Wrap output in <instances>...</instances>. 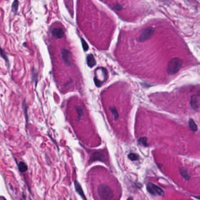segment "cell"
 Segmentation results:
<instances>
[{
	"mask_svg": "<svg viewBox=\"0 0 200 200\" xmlns=\"http://www.w3.org/2000/svg\"><path fill=\"white\" fill-rule=\"evenodd\" d=\"M199 96L194 95L191 98V106L194 109H197L199 107Z\"/></svg>",
	"mask_w": 200,
	"mask_h": 200,
	"instance_id": "ba28073f",
	"label": "cell"
},
{
	"mask_svg": "<svg viewBox=\"0 0 200 200\" xmlns=\"http://www.w3.org/2000/svg\"><path fill=\"white\" fill-rule=\"evenodd\" d=\"M126 200H133V199H132V197H129Z\"/></svg>",
	"mask_w": 200,
	"mask_h": 200,
	"instance_id": "7402d4cb",
	"label": "cell"
},
{
	"mask_svg": "<svg viewBox=\"0 0 200 200\" xmlns=\"http://www.w3.org/2000/svg\"><path fill=\"white\" fill-rule=\"evenodd\" d=\"M188 124H189V126L190 128L191 129V130H192L193 131H197L198 129L197 128V125H196V123H195V122L194 121V120L193 119H190L189 121H188Z\"/></svg>",
	"mask_w": 200,
	"mask_h": 200,
	"instance_id": "7c38bea8",
	"label": "cell"
},
{
	"mask_svg": "<svg viewBox=\"0 0 200 200\" xmlns=\"http://www.w3.org/2000/svg\"><path fill=\"white\" fill-rule=\"evenodd\" d=\"M183 61L179 58H173L169 62L168 66V73L169 75H174L177 73L181 69Z\"/></svg>",
	"mask_w": 200,
	"mask_h": 200,
	"instance_id": "7a4b0ae2",
	"label": "cell"
},
{
	"mask_svg": "<svg viewBox=\"0 0 200 200\" xmlns=\"http://www.w3.org/2000/svg\"><path fill=\"white\" fill-rule=\"evenodd\" d=\"M62 58L64 63L67 66H71L73 64V60L72 52L67 49H63L62 50Z\"/></svg>",
	"mask_w": 200,
	"mask_h": 200,
	"instance_id": "8992f818",
	"label": "cell"
},
{
	"mask_svg": "<svg viewBox=\"0 0 200 200\" xmlns=\"http://www.w3.org/2000/svg\"><path fill=\"white\" fill-rule=\"evenodd\" d=\"M108 160L107 154L104 151H95L92 153L90 157V162L101 161L103 162H106Z\"/></svg>",
	"mask_w": 200,
	"mask_h": 200,
	"instance_id": "277c9868",
	"label": "cell"
},
{
	"mask_svg": "<svg viewBox=\"0 0 200 200\" xmlns=\"http://www.w3.org/2000/svg\"><path fill=\"white\" fill-rule=\"evenodd\" d=\"M52 35L53 36L56 38V39H61L64 36V31H63L62 28H55L52 30Z\"/></svg>",
	"mask_w": 200,
	"mask_h": 200,
	"instance_id": "9c48e42d",
	"label": "cell"
},
{
	"mask_svg": "<svg viewBox=\"0 0 200 200\" xmlns=\"http://www.w3.org/2000/svg\"><path fill=\"white\" fill-rule=\"evenodd\" d=\"M18 4H19V2H18V0H14V1L13 3V5H12V10L15 13H16L18 11V5H19Z\"/></svg>",
	"mask_w": 200,
	"mask_h": 200,
	"instance_id": "2e32d148",
	"label": "cell"
},
{
	"mask_svg": "<svg viewBox=\"0 0 200 200\" xmlns=\"http://www.w3.org/2000/svg\"><path fill=\"white\" fill-rule=\"evenodd\" d=\"M197 199H198L200 200V197H197Z\"/></svg>",
	"mask_w": 200,
	"mask_h": 200,
	"instance_id": "603a6c76",
	"label": "cell"
},
{
	"mask_svg": "<svg viewBox=\"0 0 200 200\" xmlns=\"http://www.w3.org/2000/svg\"><path fill=\"white\" fill-rule=\"evenodd\" d=\"M97 193L102 200H111L114 197V192L111 188L106 184H101L98 187Z\"/></svg>",
	"mask_w": 200,
	"mask_h": 200,
	"instance_id": "6da1fadb",
	"label": "cell"
},
{
	"mask_svg": "<svg viewBox=\"0 0 200 200\" xmlns=\"http://www.w3.org/2000/svg\"><path fill=\"white\" fill-rule=\"evenodd\" d=\"M81 44H82V46H83V48L84 50V51L88 50V49H89V45L87 44V42L83 38L81 39Z\"/></svg>",
	"mask_w": 200,
	"mask_h": 200,
	"instance_id": "d6986e66",
	"label": "cell"
},
{
	"mask_svg": "<svg viewBox=\"0 0 200 200\" xmlns=\"http://www.w3.org/2000/svg\"><path fill=\"white\" fill-rule=\"evenodd\" d=\"M180 172L181 175L183 177V178L186 180H188L190 179V176L187 173V170L185 169H180Z\"/></svg>",
	"mask_w": 200,
	"mask_h": 200,
	"instance_id": "5bb4252c",
	"label": "cell"
},
{
	"mask_svg": "<svg viewBox=\"0 0 200 200\" xmlns=\"http://www.w3.org/2000/svg\"><path fill=\"white\" fill-rule=\"evenodd\" d=\"M147 141H148V139L146 137H143V138H140L138 139V142L139 143L143 146H148V143H147Z\"/></svg>",
	"mask_w": 200,
	"mask_h": 200,
	"instance_id": "9a60e30c",
	"label": "cell"
},
{
	"mask_svg": "<svg viewBox=\"0 0 200 200\" xmlns=\"http://www.w3.org/2000/svg\"><path fill=\"white\" fill-rule=\"evenodd\" d=\"M87 65L90 67H92L95 65L96 61L95 60V58H94V56L92 54H90L87 56Z\"/></svg>",
	"mask_w": 200,
	"mask_h": 200,
	"instance_id": "30bf717a",
	"label": "cell"
},
{
	"mask_svg": "<svg viewBox=\"0 0 200 200\" xmlns=\"http://www.w3.org/2000/svg\"><path fill=\"white\" fill-rule=\"evenodd\" d=\"M110 110L114 117V120H117L118 117H119V114H118V112L117 111V109H116L115 107H110Z\"/></svg>",
	"mask_w": 200,
	"mask_h": 200,
	"instance_id": "4fadbf2b",
	"label": "cell"
},
{
	"mask_svg": "<svg viewBox=\"0 0 200 200\" xmlns=\"http://www.w3.org/2000/svg\"><path fill=\"white\" fill-rule=\"evenodd\" d=\"M146 188H147L148 191L150 194H151L154 196L157 195V196H162L164 195L163 190L160 187H159V186L154 185L152 183H148L147 184Z\"/></svg>",
	"mask_w": 200,
	"mask_h": 200,
	"instance_id": "5b68a950",
	"label": "cell"
},
{
	"mask_svg": "<svg viewBox=\"0 0 200 200\" xmlns=\"http://www.w3.org/2000/svg\"><path fill=\"white\" fill-rule=\"evenodd\" d=\"M18 169L21 172L24 173V172H25L26 171H27L28 166H27V165H26L25 163H24L23 162H21L18 164Z\"/></svg>",
	"mask_w": 200,
	"mask_h": 200,
	"instance_id": "8fae6325",
	"label": "cell"
},
{
	"mask_svg": "<svg viewBox=\"0 0 200 200\" xmlns=\"http://www.w3.org/2000/svg\"><path fill=\"white\" fill-rule=\"evenodd\" d=\"M115 10H117V11H121V10H123V6H122L121 5H120V4H117V5H115Z\"/></svg>",
	"mask_w": 200,
	"mask_h": 200,
	"instance_id": "44dd1931",
	"label": "cell"
},
{
	"mask_svg": "<svg viewBox=\"0 0 200 200\" xmlns=\"http://www.w3.org/2000/svg\"><path fill=\"white\" fill-rule=\"evenodd\" d=\"M76 110H77V113H78V118L80 119L84 114V112H83V109L81 108H78L77 107L76 108Z\"/></svg>",
	"mask_w": 200,
	"mask_h": 200,
	"instance_id": "ffe728a7",
	"label": "cell"
},
{
	"mask_svg": "<svg viewBox=\"0 0 200 200\" xmlns=\"http://www.w3.org/2000/svg\"><path fill=\"white\" fill-rule=\"evenodd\" d=\"M128 157L132 161H136V160H138L139 159L138 155L135 154H134V153L129 154H128Z\"/></svg>",
	"mask_w": 200,
	"mask_h": 200,
	"instance_id": "e0dca14e",
	"label": "cell"
},
{
	"mask_svg": "<svg viewBox=\"0 0 200 200\" xmlns=\"http://www.w3.org/2000/svg\"><path fill=\"white\" fill-rule=\"evenodd\" d=\"M0 55L5 61V62H6L7 63H8V59L6 53H5V52L2 49V48L1 47H0Z\"/></svg>",
	"mask_w": 200,
	"mask_h": 200,
	"instance_id": "ac0fdd59",
	"label": "cell"
},
{
	"mask_svg": "<svg viewBox=\"0 0 200 200\" xmlns=\"http://www.w3.org/2000/svg\"><path fill=\"white\" fill-rule=\"evenodd\" d=\"M154 27H148L144 31L142 32V33L139 36L138 41L139 42H143L149 39H150L152 36L154 35Z\"/></svg>",
	"mask_w": 200,
	"mask_h": 200,
	"instance_id": "3957f363",
	"label": "cell"
},
{
	"mask_svg": "<svg viewBox=\"0 0 200 200\" xmlns=\"http://www.w3.org/2000/svg\"><path fill=\"white\" fill-rule=\"evenodd\" d=\"M75 190L76 192L80 196V197L83 199V200H87V199L84 193V191L81 187V185H80V183L77 182V180H76L75 182Z\"/></svg>",
	"mask_w": 200,
	"mask_h": 200,
	"instance_id": "52a82bcc",
	"label": "cell"
}]
</instances>
